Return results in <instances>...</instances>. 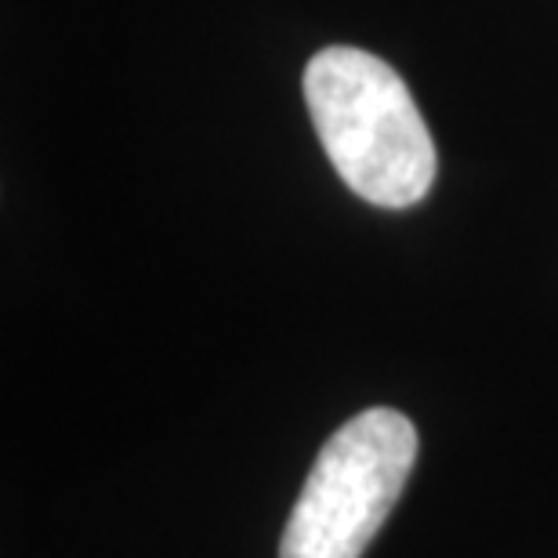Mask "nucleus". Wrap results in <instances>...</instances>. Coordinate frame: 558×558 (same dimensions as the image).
<instances>
[{"label":"nucleus","mask_w":558,"mask_h":558,"mask_svg":"<svg viewBox=\"0 0 558 558\" xmlns=\"http://www.w3.org/2000/svg\"><path fill=\"white\" fill-rule=\"evenodd\" d=\"M305 102L323 153L355 196L403 210L435 182V142L392 65L360 48H323L305 65Z\"/></svg>","instance_id":"obj_1"},{"label":"nucleus","mask_w":558,"mask_h":558,"mask_svg":"<svg viewBox=\"0 0 558 558\" xmlns=\"http://www.w3.org/2000/svg\"><path fill=\"white\" fill-rule=\"evenodd\" d=\"M417 461V428L374 407L344 421L319 450L287 519L279 558H363Z\"/></svg>","instance_id":"obj_2"}]
</instances>
